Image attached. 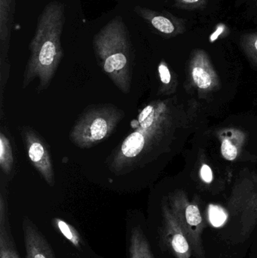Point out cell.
Segmentation results:
<instances>
[{
    "label": "cell",
    "instance_id": "6da1fadb",
    "mask_svg": "<svg viewBox=\"0 0 257 258\" xmlns=\"http://www.w3.org/2000/svg\"><path fill=\"white\" fill-rule=\"evenodd\" d=\"M65 20L64 5L57 1L47 4L39 15L29 46L30 56L24 74V89L36 78L39 79V92L49 86L63 57L61 36Z\"/></svg>",
    "mask_w": 257,
    "mask_h": 258
},
{
    "label": "cell",
    "instance_id": "7a4b0ae2",
    "mask_svg": "<svg viewBox=\"0 0 257 258\" xmlns=\"http://www.w3.org/2000/svg\"><path fill=\"white\" fill-rule=\"evenodd\" d=\"M93 45L103 71L119 90L128 94L132 77V50L122 17H116L101 28L94 37Z\"/></svg>",
    "mask_w": 257,
    "mask_h": 258
},
{
    "label": "cell",
    "instance_id": "3957f363",
    "mask_svg": "<svg viewBox=\"0 0 257 258\" xmlns=\"http://www.w3.org/2000/svg\"><path fill=\"white\" fill-rule=\"evenodd\" d=\"M124 116V112L113 104L88 107L71 130V142L78 148H92L107 140Z\"/></svg>",
    "mask_w": 257,
    "mask_h": 258
},
{
    "label": "cell",
    "instance_id": "277c9868",
    "mask_svg": "<svg viewBox=\"0 0 257 258\" xmlns=\"http://www.w3.org/2000/svg\"><path fill=\"white\" fill-rule=\"evenodd\" d=\"M172 212L187 235L195 256L205 258L202 242L205 225L199 207L196 205L186 204L184 202L176 200L174 203Z\"/></svg>",
    "mask_w": 257,
    "mask_h": 258
},
{
    "label": "cell",
    "instance_id": "5b68a950",
    "mask_svg": "<svg viewBox=\"0 0 257 258\" xmlns=\"http://www.w3.org/2000/svg\"><path fill=\"white\" fill-rule=\"evenodd\" d=\"M21 136L25 144L30 162L47 184L50 186H54L55 183L54 168L46 143L30 127H24L21 130Z\"/></svg>",
    "mask_w": 257,
    "mask_h": 258
},
{
    "label": "cell",
    "instance_id": "8992f818",
    "mask_svg": "<svg viewBox=\"0 0 257 258\" xmlns=\"http://www.w3.org/2000/svg\"><path fill=\"white\" fill-rule=\"evenodd\" d=\"M163 238L167 248L176 258H190L193 248L172 211L163 209Z\"/></svg>",
    "mask_w": 257,
    "mask_h": 258
},
{
    "label": "cell",
    "instance_id": "52a82bcc",
    "mask_svg": "<svg viewBox=\"0 0 257 258\" xmlns=\"http://www.w3.org/2000/svg\"><path fill=\"white\" fill-rule=\"evenodd\" d=\"M22 230L26 258H56L51 245L33 221L24 218Z\"/></svg>",
    "mask_w": 257,
    "mask_h": 258
},
{
    "label": "cell",
    "instance_id": "ba28073f",
    "mask_svg": "<svg viewBox=\"0 0 257 258\" xmlns=\"http://www.w3.org/2000/svg\"><path fill=\"white\" fill-rule=\"evenodd\" d=\"M134 11L142 19L162 34L172 36L180 33L179 21L169 14L157 12L140 6H136Z\"/></svg>",
    "mask_w": 257,
    "mask_h": 258
},
{
    "label": "cell",
    "instance_id": "9c48e42d",
    "mask_svg": "<svg viewBox=\"0 0 257 258\" xmlns=\"http://www.w3.org/2000/svg\"><path fill=\"white\" fill-rule=\"evenodd\" d=\"M15 0H0V64L7 63L14 22Z\"/></svg>",
    "mask_w": 257,
    "mask_h": 258
},
{
    "label": "cell",
    "instance_id": "30bf717a",
    "mask_svg": "<svg viewBox=\"0 0 257 258\" xmlns=\"http://www.w3.org/2000/svg\"><path fill=\"white\" fill-rule=\"evenodd\" d=\"M0 258H21L9 224L6 192H1L0 197Z\"/></svg>",
    "mask_w": 257,
    "mask_h": 258
},
{
    "label": "cell",
    "instance_id": "8fae6325",
    "mask_svg": "<svg viewBox=\"0 0 257 258\" xmlns=\"http://www.w3.org/2000/svg\"><path fill=\"white\" fill-rule=\"evenodd\" d=\"M129 256L130 258H154L149 242L140 226L131 230Z\"/></svg>",
    "mask_w": 257,
    "mask_h": 258
},
{
    "label": "cell",
    "instance_id": "7c38bea8",
    "mask_svg": "<svg viewBox=\"0 0 257 258\" xmlns=\"http://www.w3.org/2000/svg\"><path fill=\"white\" fill-rule=\"evenodd\" d=\"M14 166L13 151L12 144L8 136L1 132L0 133V167L6 174L12 171Z\"/></svg>",
    "mask_w": 257,
    "mask_h": 258
},
{
    "label": "cell",
    "instance_id": "4fadbf2b",
    "mask_svg": "<svg viewBox=\"0 0 257 258\" xmlns=\"http://www.w3.org/2000/svg\"><path fill=\"white\" fill-rule=\"evenodd\" d=\"M53 225L75 248H81V239L75 227L60 218L52 220Z\"/></svg>",
    "mask_w": 257,
    "mask_h": 258
},
{
    "label": "cell",
    "instance_id": "5bb4252c",
    "mask_svg": "<svg viewBox=\"0 0 257 258\" xmlns=\"http://www.w3.org/2000/svg\"><path fill=\"white\" fill-rule=\"evenodd\" d=\"M227 212L223 208L216 205H210L208 211V219L210 224L215 228H220L226 224L228 220Z\"/></svg>",
    "mask_w": 257,
    "mask_h": 258
},
{
    "label": "cell",
    "instance_id": "9a60e30c",
    "mask_svg": "<svg viewBox=\"0 0 257 258\" xmlns=\"http://www.w3.org/2000/svg\"><path fill=\"white\" fill-rule=\"evenodd\" d=\"M193 77L196 84L201 89H207L211 85V76L202 67L196 66L193 68Z\"/></svg>",
    "mask_w": 257,
    "mask_h": 258
},
{
    "label": "cell",
    "instance_id": "2e32d148",
    "mask_svg": "<svg viewBox=\"0 0 257 258\" xmlns=\"http://www.w3.org/2000/svg\"><path fill=\"white\" fill-rule=\"evenodd\" d=\"M221 152L223 157L229 161H233L238 155V150L236 147L227 140H225L222 144Z\"/></svg>",
    "mask_w": 257,
    "mask_h": 258
},
{
    "label": "cell",
    "instance_id": "e0dca14e",
    "mask_svg": "<svg viewBox=\"0 0 257 258\" xmlns=\"http://www.w3.org/2000/svg\"><path fill=\"white\" fill-rule=\"evenodd\" d=\"M158 74H159L160 80L163 84L168 85L170 83L172 75L168 68L164 62H161L158 66Z\"/></svg>",
    "mask_w": 257,
    "mask_h": 258
},
{
    "label": "cell",
    "instance_id": "ac0fdd59",
    "mask_svg": "<svg viewBox=\"0 0 257 258\" xmlns=\"http://www.w3.org/2000/svg\"><path fill=\"white\" fill-rule=\"evenodd\" d=\"M201 177L206 183H211L213 180V174L211 168L208 165H204L201 168Z\"/></svg>",
    "mask_w": 257,
    "mask_h": 258
},
{
    "label": "cell",
    "instance_id": "d6986e66",
    "mask_svg": "<svg viewBox=\"0 0 257 258\" xmlns=\"http://www.w3.org/2000/svg\"><path fill=\"white\" fill-rule=\"evenodd\" d=\"M180 6H196L201 4L202 0H175Z\"/></svg>",
    "mask_w": 257,
    "mask_h": 258
}]
</instances>
